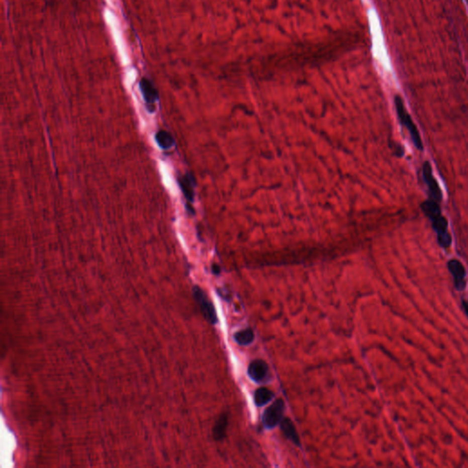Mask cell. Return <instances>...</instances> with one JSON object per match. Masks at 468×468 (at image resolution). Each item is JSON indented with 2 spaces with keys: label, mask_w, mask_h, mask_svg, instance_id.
<instances>
[{
  "label": "cell",
  "mask_w": 468,
  "mask_h": 468,
  "mask_svg": "<svg viewBox=\"0 0 468 468\" xmlns=\"http://www.w3.org/2000/svg\"><path fill=\"white\" fill-rule=\"evenodd\" d=\"M281 429L285 436L290 440L291 442L297 444V446H300V438L298 436V433L297 432V429L295 427L294 423L291 420L289 419H283L281 422Z\"/></svg>",
  "instance_id": "9c48e42d"
},
{
  "label": "cell",
  "mask_w": 468,
  "mask_h": 468,
  "mask_svg": "<svg viewBox=\"0 0 468 468\" xmlns=\"http://www.w3.org/2000/svg\"><path fill=\"white\" fill-rule=\"evenodd\" d=\"M193 296L196 300L197 304L201 308L203 317L206 318L207 321L213 325L217 324L218 317H217L216 310L205 292L202 290V288L194 287H193Z\"/></svg>",
  "instance_id": "3957f363"
},
{
  "label": "cell",
  "mask_w": 468,
  "mask_h": 468,
  "mask_svg": "<svg viewBox=\"0 0 468 468\" xmlns=\"http://www.w3.org/2000/svg\"><path fill=\"white\" fill-rule=\"evenodd\" d=\"M227 427H228V415L225 413H222V415L218 418L212 430L213 437L216 441H221L225 437Z\"/></svg>",
  "instance_id": "30bf717a"
},
{
  "label": "cell",
  "mask_w": 468,
  "mask_h": 468,
  "mask_svg": "<svg viewBox=\"0 0 468 468\" xmlns=\"http://www.w3.org/2000/svg\"><path fill=\"white\" fill-rule=\"evenodd\" d=\"M463 309H464V311H465V313L467 314L468 316V301H463Z\"/></svg>",
  "instance_id": "9a60e30c"
},
{
  "label": "cell",
  "mask_w": 468,
  "mask_h": 468,
  "mask_svg": "<svg viewBox=\"0 0 468 468\" xmlns=\"http://www.w3.org/2000/svg\"><path fill=\"white\" fill-rule=\"evenodd\" d=\"M269 372V367L266 363L262 359L253 360L248 367V374L255 383L263 382Z\"/></svg>",
  "instance_id": "ba28073f"
},
{
  "label": "cell",
  "mask_w": 468,
  "mask_h": 468,
  "mask_svg": "<svg viewBox=\"0 0 468 468\" xmlns=\"http://www.w3.org/2000/svg\"><path fill=\"white\" fill-rule=\"evenodd\" d=\"M274 397L272 391L267 388H260L254 393V403L257 406H263L270 403Z\"/></svg>",
  "instance_id": "7c38bea8"
},
{
  "label": "cell",
  "mask_w": 468,
  "mask_h": 468,
  "mask_svg": "<svg viewBox=\"0 0 468 468\" xmlns=\"http://www.w3.org/2000/svg\"><path fill=\"white\" fill-rule=\"evenodd\" d=\"M285 412V403L283 400H277L271 406L267 408L262 415V423L268 429L276 427L283 421Z\"/></svg>",
  "instance_id": "277c9868"
},
{
  "label": "cell",
  "mask_w": 468,
  "mask_h": 468,
  "mask_svg": "<svg viewBox=\"0 0 468 468\" xmlns=\"http://www.w3.org/2000/svg\"><path fill=\"white\" fill-rule=\"evenodd\" d=\"M140 91L144 100L146 102V107L149 113L156 111V103L158 100V91L149 79L142 78L139 82Z\"/></svg>",
  "instance_id": "8992f818"
},
{
  "label": "cell",
  "mask_w": 468,
  "mask_h": 468,
  "mask_svg": "<svg viewBox=\"0 0 468 468\" xmlns=\"http://www.w3.org/2000/svg\"><path fill=\"white\" fill-rule=\"evenodd\" d=\"M448 270L453 277L454 287L457 290H463L465 287V269L463 263L456 259L450 260L447 263Z\"/></svg>",
  "instance_id": "52a82bcc"
},
{
  "label": "cell",
  "mask_w": 468,
  "mask_h": 468,
  "mask_svg": "<svg viewBox=\"0 0 468 468\" xmlns=\"http://www.w3.org/2000/svg\"><path fill=\"white\" fill-rule=\"evenodd\" d=\"M157 145L161 147L164 150L170 149L172 146L175 145V139L172 136L170 133L166 131V130H159L155 136Z\"/></svg>",
  "instance_id": "8fae6325"
},
{
  "label": "cell",
  "mask_w": 468,
  "mask_h": 468,
  "mask_svg": "<svg viewBox=\"0 0 468 468\" xmlns=\"http://www.w3.org/2000/svg\"><path fill=\"white\" fill-rule=\"evenodd\" d=\"M394 103H395V108H396L398 117L401 121V124L407 129L414 146L420 151H423V145L421 134L418 130L417 126H415L412 116H410V114L408 113L407 109L404 106L403 98L401 96H395Z\"/></svg>",
  "instance_id": "7a4b0ae2"
},
{
  "label": "cell",
  "mask_w": 468,
  "mask_h": 468,
  "mask_svg": "<svg viewBox=\"0 0 468 468\" xmlns=\"http://www.w3.org/2000/svg\"><path fill=\"white\" fill-rule=\"evenodd\" d=\"M178 184L181 188L182 192L186 200L192 202L193 197H194V192H193L192 177L189 175H185L178 179Z\"/></svg>",
  "instance_id": "4fadbf2b"
},
{
  "label": "cell",
  "mask_w": 468,
  "mask_h": 468,
  "mask_svg": "<svg viewBox=\"0 0 468 468\" xmlns=\"http://www.w3.org/2000/svg\"><path fill=\"white\" fill-rule=\"evenodd\" d=\"M423 176L424 183L427 186L428 191L430 193V199L440 203L443 200V193H442L436 178L433 176L432 166L428 161L423 163Z\"/></svg>",
  "instance_id": "5b68a950"
},
{
  "label": "cell",
  "mask_w": 468,
  "mask_h": 468,
  "mask_svg": "<svg viewBox=\"0 0 468 468\" xmlns=\"http://www.w3.org/2000/svg\"><path fill=\"white\" fill-rule=\"evenodd\" d=\"M234 339L238 344L242 346L250 345L254 340V333L250 328L243 329L234 335Z\"/></svg>",
  "instance_id": "5bb4252c"
},
{
  "label": "cell",
  "mask_w": 468,
  "mask_h": 468,
  "mask_svg": "<svg viewBox=\"0 0 468 468\" xmlns=\"http://www.w3.org/2000/svg\"><path fill=\"white\" fill-rule=\"evenodd\" d=\"M421 208L432 222V227L437 235L439 245L443 249H448L452 244V237L448 231L447 220L442 214L440 203L429 199L422 203Z\"/></svg>",
  "instance_id": "6da1fadb"
}]
</instances>
